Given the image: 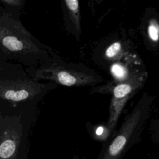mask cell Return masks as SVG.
I'll return each mask as SVG.
<instances>
[{"label": "cell", "mask_w": 159, "mask_h": 159, "mask_svg": "<svg viewBox=\"0 0 159 159\" xmlns=\"http://www.w3.org/2000/svg\"><path fill=\"white\" fill-rule=\"evenodd\" d=\"M1 54L9 60L37 67L50 60L55 53L33 36L14 15L2 12L0 16Z\"/></svg>", "instance_id": "cell-1"}, {"label": "cell", "mask_w": 159, "mask_h": 159, "mask_svg": "<svg viewBox=\"0 0 159 159\" xmlns=\"http://www.w3.org/2000/svg\"><path fill=\"white\" fill-rule=\"evenodd\" d=\"M34 80H49L57 84L68 87H94L104 81L103 77L84 65L67 63L55 53L52 58L37 67L26 69Z\"/></svg>", "instance_id": "cell-2"}, {"label": "cell", "mask_w": 159, "mask_h": 159, "mask_svg": "<svg viewBox=\"0 0 159 159\" xmlns=\"http://www.w3.org/2000/svg\"><path fill=\"white\" fill-rule=\"evenodd\" d=\"M57 84L50 81L39 83L24 71L18 76H8L1 74L0 97L14 107L20 105L35 104L46 93L57 87Z\"/></svg>", "instance_id": "cell-3"}, {"label": "cell", "mask_w": 159, "mask_h": 159, "mask_svg": "<svg viewBox=\"0 0 159 159\" xmlns=\"http://www.w3.org/2000/svg\"><path fill=\"white\" fill-rule=\"evenodd\" d=\"M150 101L151 99L144 94L126 117L101 159H120L143 124L148 115Z\"/></svg>", "instance_id": "cell-4"}, {"label": "cell", "mask_w": 159, "mask_h": 159, "mask_svg": "<svg viewBox=\"0 0 159 159\" xmlns=\"http://www.w3.org/2000/svg\"><path fill=\"white\" fill-rule=\"evenodd\" d=\"M146 73L139 72L128 80L117 84L107 93L112 94L109 109V117L106 122L112 132L115 129L118 119L127 101L143 85Z\"/></svg>", "instance_id": "cell-5"}, {"label": "cell", "mask_w": 159, "mask_h": 159, "mask_svg": "<svg viewBox=\"0 0 159 159\" xmlns=\"http://www.w3.org/2000/svg\"><path fill=\"white\" fill-rule=\"evenodd\" d=\"M22 136V123L16 115L0 117V159H16Z\"/></svg>", "instance_id": "cell-6"}, {"label": "cell", "mask_w": 159, "mask_h": 159, "mask_svg": "<svg viewBox=\"0 0 159 159\" xmlns=\"http://www.w3.org/2000/svg\"><path fill=\"white\" fill-rule=\"evenodd\" d=\"M139 63V60L137 59L136 56L130 53L111 63L109 66V73L112 80L104 85L92 88L91 92L107 94L114 86L128 80L132 76L139 73L138 70L134 68V65Z\"/></svg>", "instance_id": "cell-7"}, {"label": "cell", "mask_w": 159, "mask_h": 159, "mask_svg": "<svg viewBox=\"0 0 159 159\" xmlns=\"http://www.w3.org/2000/svg\"><path fill=\"white\" fill-rule=\"evenodd\" d=\"M64 17L66 19V25L76 35L81 33L80 6L78 0H66L63 1Z\"/></svg>", "instance_id": "cell-8"}, {"label": "cell", "mask_w": 159, "mask_h": 159, "mask_svg": "<svg viewBox=\"0 0 159 159\" xmlns=\"http://www.w3.org/2000/svg\"><path fill=\"white\" fill-rule=\"evenodd\" d=\"M129 53L125 50L124 43L121 41H116L111 43L104 50V58L110 62V64L118 60Z\"/></svg>", "instance_id": "cell-9"}, {"label": "cell", "mask_w": 159, "mask_h": 159, "mask_svg": "<svg viewBox=\"0 0 159 159\" xmlns=\"http://www.w3.org/2000/svg\"><path fill=\"white\" fill-rule=\"evenodd\" d=\"M111 132L112 131L107 123L104 124H99L94 125L91 129V134L95 140L100 142L106 140L109 138Z\"/></svg>", "instance_id": "cell-10"}, {"label": "cell", "mask_w": 159, "mask_h": 159, "mask_svg": "<svg viewBox=\"0 0 159 159\" xmlns=\"http://www.w3.org/2000/svg\"><path fill=\"white\" fill-rule=\"evenodd\" d=\"M148 35L150 39L157 42L159 40V23L155 19H151L147 27Z\"/></svg>", "instance_id": "cell-11"}, {"label": "cell", "mask_w": 159, "mask_h": 159, "mask_svg": "<svg viewBox=\"0 0 159 159\" xmlns=\"http://www.w3.org/2000/svg\"><path fill=\"white\" fill-rule=\"evenodd\" d=\"M1 2L6 6L20 8L22 6V1L20 0H1Z\"/></svg>", "instance_id": "cell-12"}]
</instances>
